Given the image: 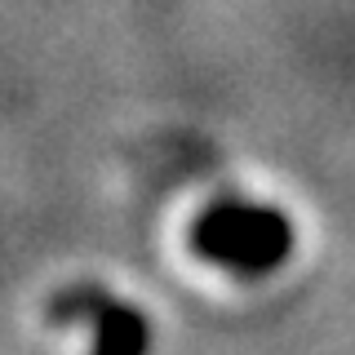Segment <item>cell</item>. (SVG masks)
I'll return each instance as SVG.
<instances>
[{"mask_svg":"<svg viewBox=\"0 0 355 355\" xmlns=\"http://www.w3.org/2000/svg\"><path fill=\"white\" fill-rule=\"evenodd\" d=\"M200 244L214 258H227L236 266H271L288 253V227L275 214H240V209H227V214L209 218L200 227Z\"/></svg>","mask_w":355,"mask_h":355,"instance_id":"obj_1","label":"cell"}]
</instances>
